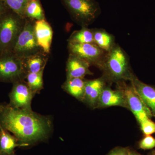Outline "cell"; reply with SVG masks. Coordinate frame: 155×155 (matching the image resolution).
Segmentation results:
<instances>
[{
  "mask_svg": "<svg viewBox=\"0 0 155 155\" xmlns=\"http://www.w3.org/2000/svg\"><path fill=\"white\" fill-rule=\"evenodd\" d=\"M24 17L35 21L46 19L44 11L40 0L28 2L25 7Z\"/></svg>",
  "mask_w": 155,
  "mask_h": 155,
  "instance_id": "cell-20",
  "label": "cell"
},
{
  "mask_svg": "<svg viewBox=\"0 0 155 155\" xmlns=\"http://www.w3.org/2000/svg\"><path fill=\"white\" fill-rule=\"evenodd\" d=\"M48 60V54L44 51L22 58L25 74L26 75L29 73H38L44 71Z\"/></svg>",
  "mask_w": 155,
  "mask_h": 155,
  "instance_id": "cell-15",
  "label": "cell"
},
{
  "mask_svg": "<svg viewBox=\"0 0 155 155\" xmlns=\"http://www.w3.org/2000/svg\"><path fill=\"white\" fill-rule=\"evenodd\" d=\"M22 59L12 53L0 56V82L12 84L25 80Z\"/></svg>",
  "mask_w": 155,
  "mask_h": 155,
  "instance_id": "cell-6",
  "label": "cell"
},
{
  "mask_svg": "<svg viewBox=\"0 0 155 155\" xmlns=\"http://www.w3.org/2000/svg\"><path fill=\"white\" fill-rule=\"evenodd\" d=\"M73 21L82 27H88L101 13L96 0H61Z\"/></svg>",
  "mask_w": 155,
  "mask_h": 155,
  "instance_id": "cell-4",
  "label": "cell"
},
{
  "mask_svg": "<svg viewBox=\"0 0 155 155\" xmlns=\"http://www.w3.org/2000/svg\"><path fill=\"white\" fill-rule=\"evenodd\" d=\"M0 155H15L14 153L11 154L7 153L1 152H0Z\"/></svg>",
  "mask_w": 155,
  "mask_h": 155,
  "instance_id": "cell-28",
  "label": "cell"
},
{
  "mask_svg": "<svg viewBox=\"0 0 155 155\" xmlns=\"http://www.w3.org/2000/svg\"><path fill=\"white\" fill-rule=\"evenodd\" d=\"M35 33L40 47L44 52L49 54L53 35L52 28L49 23L46 19L35 21Z\"/></svg>",
  "mask_w": 155,
  "mask_h": 155,
  "instance_id": "cell-13",
  "label": "cell"
},
{
  "mask_svg": "<svg viewBox=\"0 0 155 155\" xmlns=\"http://www.w3.org/2000/svg\"><path fill=\"white\" fill-rule=\"evenodd\" d=\"M86 81L84 78H68L62 85V88L70 95L82 102L85 93Z\"/></svg>",
  "mask_w": 155,
  "mask_h": 155,
  "instance_id": "cell-16",
  "label": "cell"
},
{
  "mask_svg": "<svg viewBox=\"0 0 155 155\" xmlns=\"http://www.w3.org/2000/svg\"><path fill=\"white\" fill-rule=\"evenodd\" d=\"M35 20L26 18L24 28L16 42L12 53L24 58L43 51L38 43L35 33Z\"/></svg>",
  "mask_w": 155,
  "mask_h": 155,
  "instance_id": "cell-5",
  "label": "cell"
},
{
  "mask_svg": "<svg viewBox=\"0 0 155 155\" xmlns=\"http://www.w3.org/2000/svg\"><path fill=\"white\" fill-rule=\"evenodd\" d=\"M0 130H1V128H0Z\"/></svg>",
  "mask_w": 155,
  "mask_h": 155,
  "instance_id": "cell-31",
  "label": "cell"
},
{
  "mask_svg": "<svg viewBox=\"0 0 155 155\" xmlns=\"http://www.w3.org/2000/svg\"><path fill=\"white\" fill-rule=\"evenodd\" d=\"M27 1H28V2H30V1H33V0H27Z\"/></svg>",
  "mask_w": 155,
  "mask_h": 155,
  "instance_id": "cell-30",
  "label": "cell"
},
{
  "mask_svg": "<svg viewBox=\"0 0 155 155\" xmlns=\"http://www.w3.org/2000/svg\"><path fill=\"white\" fill-rule=\"evenodd\" d=\"M138 147L140 149L149 150L155 147V138L151 135H145L138 143Z\"/></svg>",
  "mask_w": 155,
  "mask_h": 155,
  "instance_id": "cell-24",
  "label": "cell"
},
{
  "mask_svg": "<svg viewBox=\"0 0 155 155\" xmlns=\"http://www.w3.org/2000/svg\"><path fill=\"white\" fill-rule=\"evenodd\" d=\"M68 43L73 44H94L93 29L88 27H82L79 30L75 31L68 39Z\"/></svg>",
  "mask_w": 155,
  "mask_h": 155,
  "instance_id": "cell-19",
  "label": "cell"
},
{
  "mask_svg": "<svg viewBox=\"0 0 155 155\" xmlns=\"http://www.w3.org/2000/svg\"><path fill=\"white\" fill-rule=\"evenodd\" d=\"M129 81L144 104L150 111L153 117H155V87L144 83L134 74Z\"/></svg>",
  "mask_w": 155,
  "mask_h": 155,
  "instance_id": "cell-10",
  "label": "cell"
},
{
  "mask_svg": "<svg viewBox=\"0 0 155 155\" xmlns=\"http://www.w3.org/2000/svg\"><path fill=\"white\" fill-rule=\"evenodd\" d=\"M95 44L107 53L109 52L116 44L113 35L102 28H94Z\"/></svg>",
  "mask_w": 155,
  "mask_h": 155,
  "instance_id": "cell-18",
  "label": "cell"
},
{
  "mask_svg": "<svg viewBox=\"0 0 155 155\" xmlns=\"http://www.w3.org/2000/svg\"><path fill=\"white\" fill-rule=\"evenodd\" d=\"M8 9L7 8L3 0H0V16H2Z\"/></svg>",
  "mask_w": 155,
  "mask_h": 155,
  "instance_id": "cell-26",
  "label": "cell"
},
{
  "mask_svg": "<svg viewBox=\"0 0 155 155\" xmlns=\"http://www.w3.org/2000/svg\"><path fill=\"white\" fill-rule=\"evenodd\" d=\"M130 149L126 147H117L111 150L107 155H130Z\"/></svg>",
  "mask_w": 155,
  "mask_h": 155,
  "instance_id": "cell-25",
  "label": "cell"
},
{
  "mask_svg": "<svg viewBox=\"0 0 155 155\" xmlns=\"http://www.w3.org/2000/svg\"><path fill=\"white\" fill-rule=\"evenodd\" d=\"M69 54L84 60L90 66L101 69L107 53L94 44H73L68 43Z\"/></svg>",
  "mask_w": 155,
  "mask_h": 155,
  "instance_id": "cell-7",
  "label": "cell"
},
{
  "mask_svg": "<svg viewBox=\"0 0 155 155\" xmlns=\"http://www.w3.org/2000/svg\"><path fill=\"white\" fill-rule=\"evenodd\" d=\"M106 82L107 81L104 77L93 80H86L82 102L92 109L97 108L100 97L106 86Z\"/></svg>",
  "mask_w": 155,
  "mask_h": 155,
  "instance_id": "cell-11",
  "label": "cell"
},
{
  "mask_svg": "<svg viewBox=\"0 0 155 155\" xmlns=\"http://www.w3.org/2000/svg\"><path fill=\"white\" fill-rule=\"evenodd\" d=\"M148 155H155V150H153Z\"/></svg>",
  "mask_w": 155,
  "mask_h": 155,
  "instance_id": "cell-29",
  "label": "cell"
},
{
  "mask_svg": "<svg viewBox=\"0 0 155 155\" xmlns=\"http://www.w3.org/2000/svg\"><path fill=\"white\" fill-rule=\"evenodd\" d=\"M7 8L19 16L24 17L25 7L28 2L27 0H3Z\"/></svg>",
  "mask_w": 155,
  "mask_h": 155,
  "instance_id": "cell-22",
  "label": "cell"
},
{
  "mask_svg": "<svg viewBox=\"0 0 155 155\" xmlns=\"http://www.w3.org/2000/svg\"><path fill=\"white\" fill-rule=\"evenodd\" d=\"M119 106L127 108L126 100L121 90H113L106 86L100 97L97 108H104Z\"/></svg>",
  "mask_w": 155,
  "mask_h": 155,
  "instance_id": "cell-14",
  "label": "cell"
},
{
  "mask_svg": "<svg viewBox=\"0 0 155 155\" xmlns=\"http://www.w3.org/2000/svg\"><path fill=\"white\" fill-rule=\"evenodd\" d=\"M130 155H143L141 154L140 153L137 152V151L135 150H134L133 149H130Z\"/></svg>",
  "mask_w": 155,
  "mask_h": 155,
  "instance_id": "cell-27",
  "label": "cell"
},
{
  "mask_svg": "<svg viewBox=\"0 0 155 155\" xmlns=\"http://www.w3.org/2000/svg\"><path fill=\"white\" fill-rule=\"evenodd\" d=\"M117 84L118 88L122 90L125 97L127 109L130 110L134 116L140 113H146L153 117L150 111L144 104L131 84L127 85L124 81Z\"/></svg>",
  "mask_w": 155,
  "mask_h": 155,
  "instance_id": "cell-9",
  "label": "cell"
},
{
  "mask_svg": "<svg viewBox=\"0 0 155 155\" xmlns=\"http://www.w3.org/2000/svg\"><path fill=\"white\" fill-rule=\"evenodd\" d=\"M0 152L11 154L17 147H25L19 142L16 137L0 125Z\"/></svg>",
  "mask_w": 155,
  "mask_h": 155,
  "instance_id": "cell-17",
  "label": "cell"
},
{
  "mask_svg": "<svg viewBox=\"0 0 155 155\" xmlns=\"http://www.w3.org/2000/svg\"><path fill=\"white\" fill-rule=\"evenodd\" d=\"M26 18L8 10L0 16V56L12 53Z\"/></svg>",
  "mask_w": 155,
  "mask_h": 155,
  "instance_id": "cell-3",
  "label": "cell"
},
{
  "mask_svg": "<svg viewBox=\"0 0 155 155\" xmlns=\"http://www.w3.org/2000/svg\"><path fill=\"white\" fill-rule=\"evenodd\" d=\"M90 66L86 61L69 54L66 64L67 79L84 78L86 75H93L90 69Z\"/></svg>",
  "mask_w": 155,
  "mask_h": 155,
  "instance_id": "cell-12",
  "label": "cell"
},
{
  "mask_svg": "<svg viewBox=\"0 0 155 155\" xmlns=\"http://www.w3.org/2000/svg\"><path fill=\"white\" fill-rule=\"evenodd\" d=\"M35 96L25 80L16 81L13 83V87L9 94L8 104L13 107L32 110L31 101Z\"/></svg>",
  "mask_w": 155,
  "mask_h": 155,
  "instance_id": "cell-8",
  "label": "cell"
},
{
  "mask_svg": "<svg viewBox=\"0 0 155 155\" xmlns=\"http://www.w3.org/2000/svg\"><path fill=\"white\" fill-rule=\"evenodd\" d=\"M0 125L25 147L47 140L53 129L52 118L0 104Z\"/></svg>",
  "mask_w": 155,
  "mask_h": 155,
  "instance_id": "cell-1",
  "label": "cell"
},
{
  "mask_svg": "<svg viewBox=\"0 0 155 155\" xmlns=\"http://www.w3.org/2000/svg\"><path fill=\"white\" fill-rule=\"evenodd\" d=\"M139 124L145 135H150L155 133V122L150 118L145 119Z\"/></svg>",
  "mask_w": 155,
  "mask_h": 155,
  "instance_id": "cell-23",
  "label": "cell"
},
{
  "mask_svg": "<svg viewBox=\"0 0 155 155\" xmlns=\"http://www.w3.org/2000/svg\"><path fill=\"white\" fill-rule=\"evenodd\" d=\"M107 81L116 83L130 80L133 74L130 71L129 58L122 48L116 44L107 53L101 69Z\"/></svg>",
  "mask_w": 155,
  "mask_h": 155,
  "instance_id": "cell-2",
  "label": "cell"
},
{
  "mask_svg": "<svg viewBox=\"0 0 155 155\" xmlns=\"http://www.w3.org/2000/svg\"><path fill=\"white\" fill-rule=\"evenodd\" d=\"M44 71L38 73H29L26 74L25 79L31 90L35 94L40 92L43 88Z\"/></svg>",
  "mask_w": 155,
  "mask_h": 155,
  "instance_id": "cell-21",
  "label": "cell"
}]
</instances>
